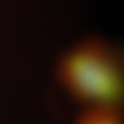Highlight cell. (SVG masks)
Returning <instances> with one entry per match:
<instances>
[{
	"label": "cell",
	"mask_w": 124,
	"mask_h": 124,
	"mask_svg": "<svg viewBox=\"0 0 124 124\" xmlns=\"http://www.w3.org/2000/svg\"><path fill=\"white\" fill-rule=\"evenodd\" d=\"M59 83L85 106H121L124 94L121 58L98 39L86 40L62 56L57 68Z\"/></svg>",
	"instance_id": "1"
},
{
	"label": "cell",
	"mask_w": 124,
	"mask_h": 124,
	"mask_svg": "<svg viewBox=\"0 0 124 124\" xmlns=\"http://www.w3.org/2000/svg\"><path fill=\"white\" fill-rule=\"evenodd\" d=\"M121 106L96 105L85 106L74 124H124Z\"/></svg>",
	"instance_id": "2"
}]
</instances>
